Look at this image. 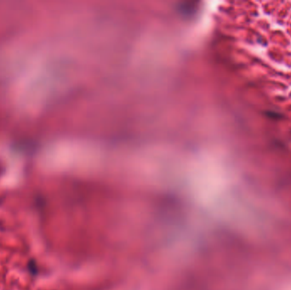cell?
Here are the masks:
<instances>
[{"label": "cell", "mask_w": 291, "mask_h": 290, "mask_svg": "<svg viewBox=\"0 0 291 290\" xmlns=\"http://www.w3.org/2000/svg\"><path fill=\"white\" fill-rule=\"evenodd\" d=\"M27 268H28V271H29L30 273H31L32 275L33 276L37 275V264H36V261H34V260H31V261L28 262Z\"/></svg>", "instance_id": "cell-1"}, {"label": "cell", "mask_w": 291, "mask_h": 290, "mask_svg": "<svg viewBox=\"0 0 291 290\" xmlns=\"http://www.w3.org/2000/svg\"><path fill=\"white\" fill-rule=\"evenodd\" d=\"M284 290H291V285H290V286L288 287V288H285Z\"/></svg>", "instance_id": "cell-2"}]
</instances>
